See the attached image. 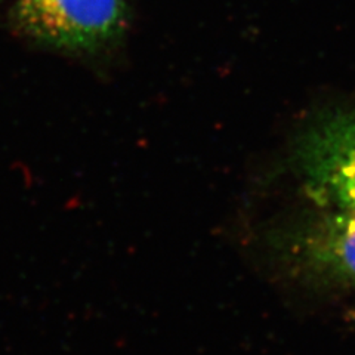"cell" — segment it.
Returning <instances> with one entry per match:
<instances>
[{
	"label": "cell",
	"mask_w": 355,
	"mask_h": 355,
	"mask_svg": "<svg viewBox=\"0 0 355 355\" xmlns=\"http://www.w3.org/2000/svg\"><path fill=\"white\" fill-rule=\"evenodd\" d=\"M292 160L315 209L355 214V107L309 119L296 135Z\"/></svg>",
	"instance_id": "obj_1"
},
{
	"label": "cell",
	"mask_w": 355,
	"mask_h": 355,
	"mask_svg": "<svg viewBox=\"0 0 355 355\" xmlns=\"http://www.w3.org/2000/svg\"><path fill=\"white\" fill-rule=\"evenodd\" d=\"M126 0H18L21 33L51 48L87 52L104 48L126 24Z\"/></svg>",
	"instance_id": "obj_2"
},
{
	"label": "cell",
	"mask_w": 355,
	"mask_h": 355,
	"mask_svg": "<svg viewBox=\"0 0 355 355\" xmlns=\"http://www.w3.org/2000/svg\"><path fill=\"white\" fill-rule=\"evenodd\" d=\"M279 249L309 283L355 291V214L315 209L284 231Z\"/></svg>",
	"instance_id": "obj_3"
}]
</instances>
